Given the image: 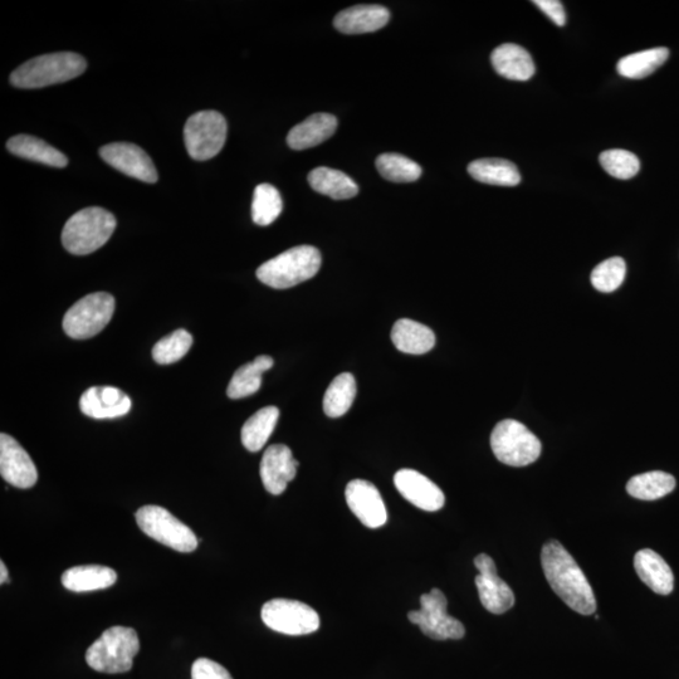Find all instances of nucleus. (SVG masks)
I'll return each instance as SVG.
<instances>
[{
  "instance_id": "1",
  "label": "nucleus",
  "mask_w": 679,
  "mask_h": 679,
  "mask_svg": "<svg viewBox=\"0 0 679 679\" xmlns=\"http://www.w3.org/2000/svg\"><path fill=\"white\" fill-rule=\"evenodd\" d=\"M541 565L551 589L581 615L597 612V599L583 570L559 541L546 542L541 551Z\"/></svg>"
},
{
  "instance_id": "2",
  "label": "nucleus",
  "mask_w": 679,
  "mask_h": 679,
  "mask_svg": "<svg viewBox=\"0 0 679 679\" xmlns=\"http://www.w3.org/2000/svg\"><path fill=\"white\" fill-rule=\"evenodd\" d=\"M87 62L78 53L58 52L29 60L12 72L11 83L17 89H43L81 76Z\"/></svg>"
},
{
  "instance_id": "3",
  "label": "nucleus",
  "mask_w": 679,
  "mask_h": 679,
  "mask_svg": "<svg viewBox=\"0 0 679 679\" xmlns=\"http://www.w3.org/2000/svg\"><path fill=\"white\" fill-rule=\"evenodd\" d=\"M320 267L319 249L312 246L293 247L263 263L257 270V278L267 286L285 290L311 280Z\"/></svg>"
},
{
  "instance_id": "4",
  "label": "nucleus",
  "mask_w": 679,
  "mask_h": 679,
  "mask_svg": "<svg viewBox=\"0 0 679 679\" xmlns=\"http://www.w3.org/2000/svg\"><path fill=\"white\" fill-rule=\"evenodd\" d=\"M116 218L109 210L91 207L68 219L62 232L63 247L76 256H85L109 241L116 228Z\"/></svg>"
},
{
  "instance_id": "5",
  "label": "nucleus",
  "mask_w": 679,
  "mask_h": 679,
  "mask_svg": "<svg viewBox=\"0 0 679 679\" xmlns=\"http://www.w3.org/2000/svg\"><path fill=\"white\" fill-rule=\"evenodd\" d=\"M139 651L140 642L135 629L112 627L87 649L86 662L97 672L125 673L133 668Z\"/></svg>"
},
{
  "instance_id": "6",
  "label": "nucleus",
  "mask_w": 679,
  "mask_h": 679,
  "mask_svg": "<svg viewBox=\"0 0 679 679\" xmlns=\"http://www.w3.org/2000/svg\"><path fill=\"white\" fill-rule=\"evenodd\" d=\"M491 447L498 461L512 467L529 466L542 451L540 439L514 419L497 424L491 434Z\"/></svg>"
},
{
  "instance_id": "7",
  "label": "nucleus",
  "mask_w": 679,
  "mask_h": 679,
  "mask_svg": "<svg viewBox=\"0 0 679 679\" xmlns=\"http://www.w3.org/2000/svg\"><path fill=\"white\" fill-rule=\"evenodd\" d=\"M114 312L115 299L110 293H91L66 312L63 330L71 339H91L105 329Z\"/></svg>"
},
{
  "instance_id": "8",
  "label": "nucleus",
  "mask_w": 679,
  "mask_h": 679,
  "mask_svg": "<svg viewBox=\"0 0 679 679\" xmlns=\"http://www.w3.org/2000/svg\"><path fill=\"white\" fill-rule=\"evenodd\" d=\"M136 522L145 535L179 553H193L198 539L189 527L160 506H144L136 512Z\"/></svg>"
},
{
  "instance_id": "9",
  "label": "nucleus",
  "mask_w": 679,
  "mask_h": 679,
  "mask_svg": "<svg viewBox=\"0 0 679 679\" xmlns=\"http://www.w3.org/2000/svg\"><path fill=\"white\" fill-rule=\"evenodd\" d=\"M227 133V121L217 111H200L190 116L184 127L190 158L205 161L217 156L226 144Z\"/></svg>"
},
{
  "instance_id": "10",
  "label": "nucleus",
  "mask_w": 679,
  "mask_h": 679,
  "mask_svg": "<svg viewBox=\"0 0 679 679\" xmlns=\"http://www.w3.org/2000/svg\"><path fill=\"white\" fill-rule=\"evenodd\" d=\"M448 602L442 590L432 589L422 595L420 609L408 613V619L418 625L424 635L434 641L462 639L466 634L463 624L447 613Z\"/></svg>"
},
{
  "instance_id": "11",
  "label": "nucleus",
  "mask_w": 679,
  "mask_h": 679,
  "mask_svg": "<svg viewBox=\"0 0 679 679\" xmlns=\"http://www.w3.org/2000/svg\"><path fill=\"white\" fill-rule=\"evenodd\" d=\"M261 618L268 628L286 635H307L320 629V615L297 600L273 599L263 605Z\"/></svg>"
},
{
  "instance_id": "12",
  "label": "nucleus",
  "mask_w": 679,
  "mask_h": 679,
  "mask_svg": "<svg viewBox=\"0 0 679 679\" xmlns=\"http://www.w3.org/2000/svg\"><path fill=\"white\" fill-rule=\"evenodd\" d=\"M475 565L480 573L476 576V586L483 607L497 615L514 608V591L497 575L495 561L486 554H480L475 559Z\"/></svg>"
},
{
  "instance_id": "13",
  "label": "nucleus",
  "mask_w": 679,
  "mask_h": 679,
  "mask_svg": "<svg viewBox=\"0 0 679 679\" xmlns=\"http://www.w3.org/2000/svg\"><path fill=\"white\" fill-rule=\"evenodd\" d=\"M100 156L127 177L154 184L158 182L153 160L140 146L130 143H114L102 146Z\"/></svg>"
},
{
  "instance_id": "14",
  "label": "nucleus",
  "mask_w": 679,
  "mask_h": 679,
  "mask_svg": "<svg viewBox=\"0 0 679 679\" xmlns=\"http://www.w3.org/2000/svg\"><path fill=\"white\" fill-rule=\"evenodd\" d=\"M0 475L3 480L17 488L27 490L36 485V464L16 439L6 433L0 434Z\"/></svg>"
},
{
  "instance_id": "15",
  "label": "nucleus",
  "mask_w": 679,
  "mask_h": 679,
  "mask_svg": "<svg viewBox=\"0 0 679 679\" xmlns=\"http://www.w3.org/2000/svg\"><path fill=\"white\" fill-rule=\"evenodd\" d=\"M345 497L350 510L361 524L369 529H379L387 524V507L373 483L364 480L351 481L346 486Z\"/></svg>"
},
{
  "instance_id": "16",
  "label": "nucleus",
  "mask_w": 679,
  "mask_h": 679,
  "mask_svg": "<svg viewBox=\"0 0 679 679\" xmlns=\"http://www.w3.org/2000/svg\"><path fill=\"white\" fill-rule=\"evenodd\" d=\"M394 485L405 500L420 510L436 512L442 510L446 497L436 483L414 470H400L395 473Z\"/></svg>"
},
{
  "instance_id": "17",
  "label": "nucleus",
  "mask_w": 679,
  "mask_h": 679,
  "mask_svg": "<svg viewBox=\"0 0 679 679\" xmlns=\"http://www.w3.org/2000/svg\"><path fill=\"white\" fill-rule=\"evenodd\" d=\"M299 462L293 458L290 448L285 444H273L263 454L260 475L263 486L271 495H282L288 483L297 475Z\"/></svg>"
},
{
  "instance_id": "18",
  "label": "nucleus",
  "mask_w": 679,
  "mask_h": 679,
  "mask_svg": "<svg viewBox=\"0 0 679 679\" xmlns=\"http://www.w3.org/2000/svg\"><path fill=\"white\" fill-rule=\"evenodd\" d=\"M131 405V399L114 387H92L80 399L81 412L94 419L124 417L130 412Z\"/></svg>"
},
{
  "instance_id": "19",
  "label": "nucleus",
  "mask_w": 679,
  "mask_h": 679,
  "mask_svg": "<svg viewBox=\"0 0 679 679\" xmlns=\"http://www.w3.org/2000/svg\"><path fill=\"white\" fill-rule=\"evenodd\" d=\"M390 13L383 6L363 4L340 12L335 17L334 26L344 34H364L379 31L387 26Z\"/></svg>"
},
{
  "instance_id": "20",
  "label": "nucleus",
  "mask_w": 679,
  "mask_h": 679,
  "mask_svg": "<svg viewBox=\"0 0 679 679\" xmlns=\"http://www.w3.org/2000/svg\"><path fill=\"white\" fill-rule=\"evenodd\" d=\"M634 568L639 579L659 595L671 594L674 589V575L669 565L656 551L644 549L634 558Z\"/></svg>"
},
{
  "instance_id": "21",
  "label": "nucleus",
  "mask_w": 679,
  "mask_h": 679,
  "mask_svg": "<svg viewBox=\"0 0 679 679\" xmlns=\"http://www.w3.org/2000/svg\"><path fill=\"white\" fill-rule=\"evenodd\" d=\"M491 62L498 75L512 81H527L535 75L529 52L514 43H505L492 52Z\"/></svg>"
},
{
  "instance_id": "22",
  "label": "nucleus",
  "mask_w": 679,
  "mask_h": 679,
  "mask_svg": "<svg viewBox=\"0 0 679 679\" xmlns=\"http://www.w3.org/2000/svg\"><path fill=\"white\" fill-rule=\"evenodd\" d=\"M337 129V119L330 114H315L307 117L288 133L287 144L293 150H306L325 143Z\"/></svg>"
},
{
  "instance_id": "23",
  "label": "nucleus",
  "mask_w": 679,
  "mask_h": 679,
  "mask_svg": "<svg viewBox=\"0 0 679 679\" xmlns=\"http://www.w3.org/2000/svg\"><path fill=\"white\" fill-rule=\"evenodd\" d=\"M392 341L399 351L410 355H423L436 345V335L428 326L417 321L402 319L395 322Z\"/></svg>"
},
{
  "instance_id": "24",
  "label": "nucleus",
  "mask_w": 679,
  "mask_h": 679,
  "mask_svg": "<svg viewBox=\"0 0 679 679\" xmlns=\"http://www.w3.org/2000/svg\"><path fill=\"white\" fill-rule=\"evenodd\" d=\"M7 149L9 153L18 158L36 161V163L52 166V168H66L68 165L67 156L60 150L53 148L46 141L32 135H17L8 140Z\"/></svg>"
},
{
  "instance_id": "25",
  "label": "nucleus",
  "mask_w": 679,
  "mask_h": 679,
  "mask_svg": "<svg viewBox=\"0 0 679 679\" xmlns=\"http://www.w3.org/2000/svg\"><path fill=\"white\" fill-rule=\"evenodd\" d=\"M117 580L115 570L100 565L76 566L62 575V584L75 593H87L110 588Z\"/></svg>"
},
{
  "instance_id": "26",
  "label": "nucleus",
  "mask_w": 679,
  "mask_h": 679,
  "mask_svg": "<svg viewBox=\"0 0 679 679\" xmlns=\"http://www.w3.org/2000/svg\"><path fill=\"white\" fill-rule=\"evenodd\" d=\"M307 179L315 192L332 199H351L359 193V185L349 175L326 166L312 170Z\"/></svg>"
},
{
  "instance_id": "27",
  "label": "nucleus",
  "mask_w": 679,
  "mask_h": 679,
  "mask_svg": "<svg viewBox=\"0 0 679 679\" xmlns=\"http://www.w3.org/2000/svg\"><path fill=\"white\" fill-rule=\"evenodd\" d=\"M468 173L477 182L498 187H516L521 174L514 163L505 159H480L468 165Z\"/></svg>"
},
{
  "instance_id": "28",
  "label": "nucleus",
  "mask_w": 679,
  "mask_h": 679,
  "mask_svg": "<svg viewBox=\"0 0 679 679\" xmlns=\"http://www.w3.org/2000/svg\"><path fill=\"white\" fill-rule=\"evenodd\" d=\"M272 366L273 359L267 355L258 356L252 363L241 366L228 385V397L236 400L256 394L262 385V374Z\"/></svg>"
},
{
  "instance_id": "29",
  "label": "nucleus",
  "mask_w": 679,
  "mask_h": 679,
  "mask_svg": "<svg viewBox=\"0 0 679 679\" xmlns=\"http://www.w3.org/2000/svg\"><path fill=\"white\" fill-rule=\"evenodd\" d=\"M278 418L280 410L276 407L262 408L253 414L242 428L241 439L244 448L249 452H260L275 431Z\"/></svg>"
},
{
  "instance_id": "30",
  "label": "nucleus",
  "mask_w": 679,
  "mask_h": 679,
  "mask_svg": "<svg viewBox=\"0 0 679 679\" xmlns=\"http://www.w3.org/2000/svg\"><path fill=\"white\" fill-rule=\"evenodd\" d=\"M676 488V478L669 473L653 471L630 478L627 491L630 496L643 501H656Z\"/></svg>"
},
{
  "instance_id": "31",
  "label": "nucleus",
  "mask_w": 679,
  "mask_h": 679,
  "mask_svg": "<svg viewBox=\"0 0 679 679\" xmlns=\"http://www.w3.org/2000/svg\"><path fill=\"white\" fill-rule=\"evenodd\" d=\"M668 48L658 47L652 50L633 53L618 62L617 70L620 76L641 80L663 66L668 60Z\"/></svg>"
},
{
  "instance_id": "32",
  "label": "nucleus",
  "mask_w": 679,
  "mask_h": 679,
  "mask_svg": "<svg viewBox=\"0 0 679 679\" xmlns=\"http://www.w3.org/2000/svg\"><path fill=\"white\" fill-rule=\"evenodd\" d=\"M356 397V381L353 374L336 376L327 388L324 398V412L327 417L340 418L349 412Z\"/></svg>"
},
{
  "instance_id": "33",
  "label": "nucleus",
  "mask_w": 679,
  "mask_h": 679,
  "mask_svg": "<svg viewBox=\"0 0 679 679\" xmlns=\"http://www.w3.org/2000/svg\"><path fill=\"white\" fill-rule=\"evenodd\" d=\"M283 202L280 192L271 184H261L254 189L252 219L257 226L267 227L282 213Z\"/></svg>"
},
{
  "instance_id": "34",
  "label": "nucleus",
  "mask_w": 679,
  "mask_h": 679,
  "mask_svg": "<svg viewBox=\"0 0 679 679\" xmlns=\"http://www.w3.org/2000/svg\"><path fill=\"white\" fill-rule=\"evenodd\" d=\"M376 169L381 177L393 183H413L422 177L420 165L400 154H381L376 159Z\"/></svg>"
},
{
  "instance_id": "35",
  "label": "nucleus",
  "mask_w": 679,
  "mask_h": 679,
  "mask_svg": "<svg viewBox=\"0 0 679 679\" xmlns=\"http://www.w3.org/2000/svg\"><path fill=\"white\" fill-rule=\"evenodd\" d=\"M193 345V336L187 330H177L163 337L154 346L153 358L160 365H169L182 360Z\"/></svg>"
},
{
  "instance_id": "36",
  "label": "nucleus",
  "mask_w": 679,
  "mask_h": 679,
  "mask_svg": "<svg viewBox=\"0 0 679 679\" xmlns=\"http://www.w3.org/2000/svg\"><path fill=\"white\" fill-rule=\"evenodd\" d=\"M600 164L609 175L617 179H632L641 170V161L630 151L613 149L600 154Z\"/></svg>"
},
{
  "instance_id": "37",
  "label": "nucleus",
  "mask_w": 679,
  "mask_h": 679,
  "mask_svg": "<svg viewBox=\"0 0 679 679\" xmlns=\"http://www.w3.org/2000/svg\"><path fill=\"white\" fill-rule=\"evenodd\" d=\"M625 273H627V265H625L623 258H609L591 272V285L600 292H613L622 286Z\"/></svg>"
},
{
  "instance_id": "38",
  "label": "nucleus",
  "mask_w": 679,
  "mask_h": 679,
  "mask_svg": "<svg viewBox=\"0 0 679 679\" xmlns=\"http://www.w3.org/2000/svg\"><path fill=\"white\" fill-rule=\"evenodd\" d=\"M192 679H233L221 664L208 658H199L192 667Z\"/></svg>"
},
{
  "instance_id": "39",
  "label": "nucleus",
  "mask_w": 679,
  "mask_h": 679,
  "mask_svg": "<svg viewBox=\"0 0 679 679\" xmlns=\"http://www.w3.org/2000/svg\"><path fill=\"white\" fill-rule=\"evenodd\" d=\"M535 6L539 7L556 26L564 27L566 14L563 3L559 0H534Z\"/></svg>"
},
{
  "instance_id": "40",
  "label": "nucleus",
  "mask_w": 679,
  "mask_h": 679,
  "mask_svg": "<svg viewBox=\"0 0 679 679\" xmlns=\"http://www.w3.org/2000/svg\"><path fill=\"white\" fill-rule=\"evenodd\" d=\"M8 581V569L4 561H0V584H6Z\"/></svg>"
}]
</instances>
